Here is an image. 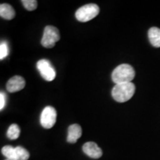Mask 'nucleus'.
I'll return each mask as SVG.
<instances>
[{"label":"nucleus","mask_w":160,"mask_h":160,"mask_svg":"<svg viewBox=\"0 0 160 160\" xmlns=\"http://www.w3.org/2000/svg\"><path fill=\"white\" fill-rule=\"evenodd\" d=\"M135 90V85L132 82L117 84L112 89L111 95L118 102H125L134 95Z\"/></svg>","instance_id":"1"},{"label":"nucleus","mask_w":160,"mask_h":160,"mask_svg":"<svg viewBox=\"0 0 160 160\" xmlns=\"http://www.w3.org/2000/svg\"><path fill=\"white\" fill-rule=\"evenodd\" d=\"M135 77V71L128 64H122L113 70L111 79L116 85L131 82Z\"/></svg>","instance_id":"2"},{"label":"nucleus","mask_w":160,"mask_h":160,"mask_svg":"<svg viewBox=\"0 0 160 160\" xmlns=\"http://www.w3.org/2000/svg\"><path fill=\"white\" fill-rule=\"evenodd\" d=\"M99 13V8L96 4H88L79 8L76 12L75 16L78 21L86 22L93 19Z\"/></svg>","instance_id":"3"},{"label":"nucleus","mask_w":160,"mask_h":160,"mask_svg":"<svg viewBox=\"0 0 160 160\" xmlns=\"http://www.w3.org/2000/svg\"><path fill=\"white\" fill-rule=\"evenodd\" d=\"M60 39L59 31L57 28L52 25H48L44 30L43 37L42 38L41 44L46 48H52L55 44Z\"/></svg>","instance_id":"4"},{"label":"nucleus","mask_w":160,"mask_h":160,"mask_svg":"<svg viewBox=\"0 0 160 160\" xmlns=\"http://www.w3.org/2000/svg\"><path fill=\"white\" fill-rule=\"evenodd\" d=\"M57 122V111L51 106H47L43 109L40 116V124L44 128L50 129Z\"/></svg>","instance_id":"5"},{"label":"nucleus","mask_w":160,"mask_h":160,"mask_svg":"<svg viewBox=\"0 0 160 160\" xmlns=\"http://www.w3.org/2000/svg\"><path fill=\"white\" fill-rule=\"evenodd\" d=\"M37 69L41 77L48 82H51L55 79L56 71L51 63L47 59H41L37 62Z\"/></svg>","instance_id":"6"},{"label":"nucleus","mask_w":160,"mask_h":160,"mask_svg":"<svg viewBox=\"0 0 160 160\" xmlns=\"http://www.w3.org/2000/svg\"><path fill=\"white\" fill-rule=\"evenodd\" d=\"M25 86V80L20 76H15L8 80L6 85L7 91L10 93H15L22 90Z\"/></svg>","instance_id":"7"},{"label":"nucleus","mask_w":160,"mask_h":160,"mask_svg":"<svg viewBox=\"0 0 160 160\" xmlns=\"http://www.w3.org/2000/svg\"><path fill=\"white\" fill-rule=\"evenodd\" d=\"M82 151L86 155L92 159H99L102 156V151L95 142H88L84 144Z\"/></svg>","instance_id":"8"},{"label":"nucleus","mask_w":160,"mask_h":160,"mask_svg":"<svg viewBox=\"0 0 160 160\" xmlns=\"http://www.w3.org/2000/svg\"><path fill=\"white\" fill-rule=\"evenodd\" d=\"M68 134L67 141L69 143H76L77 140L82 136V128L78 124H73L69 126Z\"/></svg>","instance_id":"9"},{"label":"nucleus","mask_w":160,"mask_h":160,"mask_svg":"<svg viewBox=\"0 0 160 160\" xmlns=\"http://www.w3.org/2000/svg\"><path fill=\"white\" fill-rule=\"evenodd\" d=\"M14 9L8 4H1L0 5V17L7 20H11L15 17Z\"/></svg>","instance_id":"10"},{"label":"nucleus","mask_w":160,"mask_h":160,"mask_svg":"<svg viewBox=\"0 0 160 160\" xmlns=\"http://www.w3.org/2000/svg\"><path fill=\"white\" fill-rule=\"evenodd\" d=\"M148 39L153 47L160 48V29L157 27H152L148 31Z\"/></svg>","instance_id":"11"},{"label":"nucleus","mask_w":160,"mask_h":160,"mask_svg":"<svg viewBox=\"0 0 160 160\" xmlns=\"http://www.w3.org/2000/svg\"><path fill=\"white\" fill-rule=\"evenodd\" d=\"M2 153L6 157V159L17 160L15 148L11 145H5L2 148Z\"/></svg>","instance_id":"12"},{"label":"nucleus","mask_w":160,"mask_h":160,"mask_svg":"<svg viewBox=\"0 0 160 160\" xmlns=\"http://www.w3.org/2000/svg\"><path fill=\"white\" fill-rule=\"evenodd\" d=\"M20 135V128L17 124H12L8 129L7 136L10 139L14 140L19 138Z\"/></svg>","instance_id":"13"},{"label":"nucleus","mask_w":160,"mask_h":160,"mask_svg":"<svg viewBox=\"0 0 160 160\" xmlns=\"http://www.w3.org/2000/svg\"><path fill=\"white\" fill-rule=\"evenodd\" d=\"M15 151L17 160H28L29 159V152L24 148L21 147V146H17L15 148Z\"/></svg>","instance_id":"14"},{"label":"nucleus","mask_w":160,"mask_h":160,"mask_svg":"<svg viewBox=\"0 0 160 160\" xmlns=\"http://www.w3.org/2000/svg\"><path fill=\"white\" fill-rule=\"evenodd\" d=\"M22 3L25 8V9H27L29 11H34L37 8L38 5L37 1H36V0H22Z\"/></svg>","instance_id":"15"},{"label":"nucleus","mask_w":160,"mask_h":160,"mask_svg":"<svg viewBox=\"0 0 160 160\" xmlns=\"http://www.w3.org/2000/svg\"><path fill=\"white\" fill-rule=\"evenodd\" d=\"M9 53L8 46L5 41H3L0 45V59L2 60L8 57Z\"/></svg>","instance_id":"16"},{"label":"nucleus","mask_w":160,"mask_h":160,"mask_svg":"<svg viewBox=\"0 0 160 160\" xmlns=\"http://www.w3.org/2000/svg\"><path fill=\"white\" fill-rule=\"evenodd\" d=\"M6 98L7 97H6L5 93L1 92L0 93V110L1 111H2L6 105Z\"/></svg>","instance_id":"17"},{"label":"nucleus","mask_w":160,"mask_h":160,"mask_svg":"<svg viewBox=\"0 0 160 160\" xmlns=\"http://www.w3.org/2000/svg\"><path fill=\"white\" fill-rule=\"evenodd\" d=\"M5 160H8V159H5Z\"/></svg>","instance_id":"18"}]
</instances>
